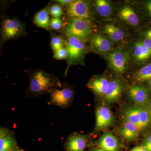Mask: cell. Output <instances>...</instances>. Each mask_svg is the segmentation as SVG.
<instances>
[{"label":"cell","instance_id":"cell-4","mask_svg":"<svg viewBox=\"0 0 151 151\" xmlns=\"http://www.w3.org/2000/svg\"><path fill=\"white\" fill-rule=\"evenodd\" d=\"M68 66L82 58L86 51V46L82 40L74 37H68L66 42Z\"/></svg>","mask_w":151,"mask_h":151},{"label":"cell","instance_id":"cell-27","mask_svg":"<svg viewBox=\"0 0 151 151\" xmlns=\"http://www.w3.org/2000/svg\"><path fill=\"white\" fill-rule=\"evenodd\" d=\"M68 52L66 47H63L55 52L53 58L57 60H63L67 58Z\"/></svg>","mask_w":151,"mask_h":151},{"label":"cell","instance_id":"cell-31","mask_svg":"<svg viewBox=\"0 0 151 151\" xmlns=\"http://www.w3.org/2000/svg\"><path fill=\"white\" fill-rule=\"evenodd\" d=\"M131 151H148L143 146H137L134 148Z\"/></svg>","mask_w":151,"mask_h":151},{"label":"cell","instance_id":"cell-19","mask_svg":"<svg viewBox=\"0 0 151 151\" xmlns=\"http://www.w3.org/2000/svg\"><path fill=\"white\" fill-rule=\"evenodd\" d=\"M134 55L137 61H144L151 56V49L147 47L141 42H137L134 47Z\"/></svg>","mask_w":151,"mask_h":151},{"label":"cell","instance_id":"cell-2","mask_svg":"<svg viewBox=\"0 0 151 151\" xmlns=\"http://www.w3.org/2000/svg\"><path fill=\"white\" fill-rule=\"evenodd\" d=\"M93 30L90 20L71 19L64 29V33L68 37H74L79 39L89 37Z\"/></svg>","mask_w":151,"mask_h":151},{"label":"cell","instance_id":"cell-32","mask_svg":"<svg viewBox=\"0 0 151 151\" xmlns=\"http://www.w3.org/2000/svg\"><path fill=\"white\" fill-rule=\"evenodd\" d=\"M151 145V134L147 137L143 143V146Z\"/></svg>","mask_w":151,"mask_h":151},{"label":"cell","instance_id":"cell-3","mask_svg":"<svg viewBox=\"0 0 151 151\" xmlns=\"http://www.w3.org/2000/svg\"><path fill=\"white\" fill-rule=\"evenodd\" d=\"M106 59L109 66L116 73H123L127 69L130 57L127 52L117 50L106 55Z\"/></svg>","mask_w":151,"mask_h":151},{"label":"cell","instance_id":"cell-9","mask_svg":"<svg viewBox=\"0 0 151 151\" xmlns=\"http://www.w3.org/2000/svg\"><path fill=\"white\" fill-rule=\"evenodd\" d=\"M113 120V115L111 110L107 107L101 106L96 112L95 129L100 130L106 129L112 124Z\"/></svg>","mask_w":151,"mask_h":151},{"label":"cell","instance_id":"cell-21","mask_svg":"<svg viewBox=\"0 0 151 151\" xmlns=\"http://www.w3.org/2000/svg\"><path fill=\"white\" fill-rule=\"evenodd\" d=\"M124 116L126 120L135 124L139 127L140 130H142L138 105L127 108L124 112Z\"/></svg>","mask_w":151,"mask_h":151},{"label":"cell","instance_id":"cell-16","mask_svg":"<svg viewBox=\"0 0 151 151\" xmlns=\"http://www.w3.org/2000/svg\"><path fill=\"white\" fill-rule=\"evenodd\" d=\"M110 81L104 77L94 78L90 81L89 86L95 94L100 96H104Z\"/></svg>","mask_w":151,"mask_h":151},{"label":"cell","instance_id":"cell-26","mask_svg":"<svg viewBox=\"0 0 151 151\" xmlns=\"http://www.w3.org/2000/svg\"><path fill=\"white\" fill-rule=\"evenodd\" d=\"M50 14L53 17L60 18L62 16L63 11L61 6L58 4H54L50 7L49 10Z\"/></svg>","mask_w":151,"mask_h":151},{"label":"cell","instance_id":"cell-39","mask_svg":"<svg viewBox=\"0 0 151 151\" xmlns=\"http://www.w3.org/2000/svg\"></svg>","mask_w":151,"mask_h":151},{"label":"cell","instance_id":"cell-28","mask_svg":"<svg viewBox=\"0 0 151 151\" xmlns=\"http://www.w3.org/2000/svg\"><path fill=\"white\" fill-rule=\"evenodd\" d=\"M63 22L59 18L52 17L50 20V27L55 30H58L62 27Z\"/></svg>","mask_w":151,"mask_h":151},{"label":"cell","instance_id":"cell-15","mask_svg":"<svg viewBox=\"0 0 151 151\" xmlns=\"http://www.w3.org/2000/svg\"><path fill=\"white\" fill-rule=\"evenodd\" d=\"M119 15L123 20L133 26H136L139 22L137 15L130 6H126L122 8L119 11Z\"/></svg>","mask_w":151,"mask_h":151},{"label":"cell","instance_id":"cell-34","mask_svg":"<svg viewBox=\"0 0 151 151\" xmlns=\"http://www.w3.org/2000/svg\"><path fill=\"white\" fill-rule=\"evenodd\" d=\"M146 9L149 13L151 14V1L148 2L146 5Z\"/></svg>","mask_w":151,"mask_h":151},{"label":"cell","instance_id":"cell-22","mask_svg":"<svg viewBox=\"0 0 151 151\" xmlns=\"http://www.w3.org/2000/svg\"><path fill=\"white\" fill-rule=\"evenodd\" d=\"M95 6L97 12L101 16L107 17L112 14V6L108 1L97 0L95 1Z\"/></svg>","mask_w":151,"mask_h":151},{"label":"cell","instance_id":"cell-30","mask_svg":"<svg viewBox=\"0 0 151 151\" xmlns=\"http://www.w3.org/2000/svg\"><path fill=\"white\" fill-rule=\"evenodd\" d=\"M141 42L148 48L151 49V40L145 38L144 40Z\"/></svg>","mask_w":151,"mask_h":151},{"label":"cell","instance_id":"cell-37","mask_svg":"<svg viewBox=\"0 0 151 151\" xmlns=\"http://www.w3.org/2000/svg\"><path fill=\"white\" fill-rule=\"evenodd\" d=\"M148 84L149 87H150V90L151 92V80H150V81H148Z\"/></svg>","mask_w":151,"mask_h":151},{"label":"cell","instance_id":"cell-10","mask_svg":"<svg viewBox=\"0 0 151 151\" xmlns=\"http://www.w3.org/2000/svg\"><path fill=\"white\" fill-rule=\"evenodd\" d=\"M91 44L93 49L100 53H108L113 48L111 40L101 34H96L93 36L91 38Z\"/></svg>","mask_w":151,"mask_h":151},{"label":"cell","instance_id":"cell-36","mask_svg":"<svg viewBox=\"0 0 151 151\" xmlns=\"http://www.w3.org/2000/svg\"><path fill=\"white\" fill-rule=\"evenodd\" d=\"M90 151H105L103 149L101 148H94L92 149Z\"/></svg>","mask_w":151,"mask_h":151},{"label":"cell","instance_id":"cell-1","mask_svg":"<svg viewBox=\"0 0 151 151\" xmlns=\"http://www.w3.org/2000/svg\"><path fill=\"white\" fill-rule=\"evenodd\" d=\"M59 84L60 83L51 75L42 70H38L31 78L29 89L33 93L42 94L51 91Z\"/></svg>","mask_w":151,"mask_h":151},{"label":"cell","instance_id":"cell-12","mask_svg":"<svg viewBox=\"0 0 151 151\" xmlns=\"http://www.w3.org/2000/svg\"><path fill=\"white\" fill-rule=\"evenodd\" d=\"M87 144L86 137L81 135L71 136L65 143L66 151H84Z\"/></svg>","mask_w":151,"mask_h":151},{"label":"cell","instance_id":"cell-11","mask_svg":"<svg viewBox=\"0 0 151 151\" xmlns=\"http://www.w3.org/2000/svg\"><path fill=\"white\" fill-rule=\"evenodd\" d=\"M123 91V85L119 80L116 79L112 80L110 81L104 95L105 100L109 103L115 102L119 99Z\"/></svg>","mask_w":151,"mask_h":151},{"label":"cell","instance_id":"cell-23","mask_svg":"<svg viewBox=\"0 0 151 151\" xmlns=\"http://www.w3.org/2000/svg\"><path fill=\"white\" fill-rule=\"evenodd\" d=\"M139 111L140 121L141 129H143L148 127L151 123V118L147 105H138Z\"/></svg>","mask_w":151,"mask_h":151},{"label":"cell","instance_id":"cell-7","mask_svg":"<svg viewBox=\"0 0 151 151\" xmlns=\"http://www.w3.org/2000/svg\"><path fill=\"white\" fill-rule=\"evenodd\" d=\"M73 95V90L69 87L54 89L51 92L50 102L60 107H66L71 103Z\"/></svg>","mask_w":151,"mask_h":151},{"label":"cell","instance_id":"cell-24","mask_svg":"<svg viewBox=\"0 0 151 151\" xmlns=\"http://www.w3.org/2000/svg\"><path fill=\"white\" fill-rule=\"evenodd\" d=\"M136 80L139 82L151 80V63L147 64L138 70L135 76Z\"/></svg>","mask_w":151,"mask_h":151},{"label":"cell","instance_id":"cell-5","mask_svg":"<svg viewBox=\"0 0 151 151\" xmlns=\"http://www.w3.org/2000/svg\"><path fill=\"white\" fill-rule=\"evenodd\" d=\"M66 14L71 19L89 20L91 11L88 3L82 0L73 1L67 6Z\"/></svg>","mask_w":151,"mask_h":151},{"label":"cell","instance_id":"cell-13","mask_svg":"<svg viewBox=\"0 0 151 151\" xmlns=\"http://www.w3.org/2000/svg\"><path fill=\"white\" fill-rule=\"evenodd\" d=\"M97 145L105 151H119V142L117 138L110 133H106L100 138Z\"/></svg>","mask_w":151,"mask_h":151},{"label":"cell","instance_id":"cell-35","mask_svg":"<svg viewBox=\"0 0 151 151\" xmlns=\"http://www.w3.org/2000/svg\"><path fill=\"white\" fill-rule=\"evenodd\" d=\"M147 106V107L148 109L149 113H150L151 118V100H150Z\"/></svg>","mask_w":151,"mask_h":151},{"label":"cell","instance_id":"cell-29","mask_svg":"<svg viewBox=\"0 0 151 151\" xmlns=\"http://www.w3.org/2000/svg\"><path fill=\"white\" fill-rule=\"evenodd\" d=\"M56 3H58V5L61 6H68L70 3L73 1L71 0H58L55 1Z\"/></svg>","mask_w":151,"mask_h":151},{"label":"cell","instance_id":"cell-25","mask_svg":"<svg viewBox=\"0 0 151 151\" xmlns=\"http://www.w3.org/2000/svg\"><path fill=\"white\" fill-rule=\"evenodd\" d=\"M64 41L61 37L55 36L52 38L51 46L53 51L55 52L63 47Z\"/></svg>","mask_w":151,"mask_h":151},{"label":"cell","instance_id":"cell-20","mask_svg":"<svg viewBox=\"0 0 151 151\" xmlns=\"http://www.w3.org/2000/svg\"><path fill=\"white\" fill-rule=\"evenodd\" d=\"M15 139L10 134H4L1 131L0 151H12L17 147Z\"/></svg>","mask_w":151,"mask_h":151},{"label":"cell","instance_id":"cell-14","mask_svg":"<svg viewBox=\"0 0 151 151\" xmlns=\"http://www.w3.org/2000/svg\"><path fill=\"white\" fill-rule=\"evenodd\" d=\"M139 131L137 125L126 120L120 128V134L126 139L132 141L137 137Z\"/></svg>","mask_w":151,"mask_h":151},{"label":"cell","instance_id":"cell-17","mask_svg":"<svg viewBox=\"0 0 151 151\" xmlns=\"http://www.w3.org/2000/svg\"><path fill=\"white\" fill-rule=\"evenodd\" d=\"M104 31L110 40L116 42L122 40L125 36V33L123 30L111 24L105 25Z\"/></svg>","mask_w":151,"mask_h":151},{"label":"cell","instance_id":"cell-8","mask_svg":"<svg viewBox=\"0 0 151 151\" xmlns=\"http://www.w3.org/2000/svg\"><path fill=\"white\" fill-rule=\"evenodd\" d=\"M127 93L131 100L137 105H147L150 101L148 90L143 85H135L131 86Z\"/></svg>","mask_w":151,"mask_h":151},{"label":"cell","instance_id":"cell-33","mask_svg":"<svg viewBox=\"0 0 151 151\" xmlns=\"http://www.w3.org/2000/svg\"><path fill=\"white\" fill-rule=\"evenodd\" d=\"M145 38L151 40V29L148 30L145 33Z\"/></svg>","mask_w":151,"mask_h":151},{"label":"cell","instance_id":"cell-38","mask_svg":"<svg viewBox=\"0 0 151 151\" xmlns=\"http://www.w3.org/2000/svg\"><path fill=\"white\" fill-rule=\"evenodd\" d=\"M13 151H24L22 150H14Z\"/></svg>","mask_w":151,"mask_h":151},{"label":"cell","instance_id":"cell-18","mask_svg":"<svg viewBox=\"0 0 151 151\" xmlns=\"http://www.w3.org/2000/svg\"><path fill=\"white\" fill-rule=\"evenodd\" d=\"M49 11L46 8L38 12L34 18V22L39 27L49 29L50 27V21Z\"/></svg>","mask_w":151,"mask_h":151},{"label":"cell","instance_id":"cell-6","mask_svg":"<svg viewBox=\"0 0 151 151\" xmlns=\"http://www.w3.org/2000/svg\"><path fill=\"white\" fill-rule=\"evenodd\" d=\"M2 36L4 40L15 38L22 33L23 26L16 19H6L2 25Z\"/></svg>","mask_w":151,"mask_h":151}]
</instances>
